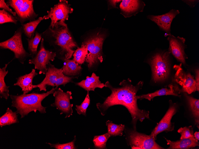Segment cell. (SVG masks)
<instances>
[{
  "label": "cell",
  "mask_w": 199,
  "mask_h": 149,
  "mask_svg": "<svg viewBox=\"0 0 199 149\" xmlns=\"http://www.w3.org/2000/svg\"><path fill=\"white\" fill-rule=\"evenodd\" d=\"M145 5V3L141 0H122L119 5L121 14L126 18L135 15L143 12Z\"/></svg>",
  "instance_id": "cell-17"
},
{
  "label": "cell",
  "mask_w": 199,
  "mask_h": 149,
  "mask_svg": "<svg viewBox=\"0 0 199 149\" xmlns=\"http://www.w3.org/2000/svg\"><path fill=\"white\" fill-rule=\"evenodd\" d=\"M170 54L168 51L158 53L150 59L152 79L155 82L164 81L168 78L170 68Z\"/></svg>",
  "instance_id": "cell-4"
},
{
  "label": "cell",
  "mask_w": 199,
  "mask_h": 149,
  "mask_svg": "<svg viewBox=\"0 0 199 149\" xmlns=\"http://www.w3.org/2000/svg\"><path fill=\"white\" fill-rule=\"evenodd\" d=\"M56 56V52L46 49L44 46V41L42 38L40 47L36 54L29 60V63L33 64L35 69L39 71V74L46 75L47 72V65L53 61Z\"/></svg>",
  "instance_id": "cell-10"
},
{
  "label": "cell",
  "mask_w": 199,
  "mask_h": 149,
  "mask_svg": "<svg viewBox=\"0 0 199 149\" xmlns=\"http://www.w3.org/2000/svg\"><path fill=\"white\" fill-rule=\"evenodd\" d=\"M167 40L169 43V52L179 62L185 65L186 59L188 58L184 52L186 39L179 36L175 37L172 34L168 35Z\"/></svg>",
  "instance_id": "cell-13"
},
{
  "label": "cell",
  "mask_w": 199,
  "mask_h": 149,
  "mask_svg": "<svg viewBox=\"0 0 199 149\" xmlns=\"http://www.w3.org/2000/svg\"><path fill=\"white\" fill-rule=\"evenodd\" d=\"M75 78L77 77L67 76L63 73L58 78L56 82L55 87L57 88L60 85H63L64 87L69 82H72V79Z\"/></svg>",
  "instance_id": "cell-35"
},
{
  "label": "cell",
  "mask_w": 199,
  "mask_h": 149,
  "mask_svg": "<svg viewBox=\"0 0 199 149\" xmlns=\"http://www.w3.org/2000/svg\"><path fill=\"white\" fill-rule=\"evenodd\" d=\"M67 1L60 0L59 2L47 11V15L43 17V20L50 18L49 27L53 28L59 26H66L65 21L68 20L69 14L72 13L73 9Z\"/></svg>",
  "instance_id": "cell-6"
},
{
  "label": "cell",
  "mask_w": 199,
  "mask_h": 149,
  "mask_svg": "<svg viewBox=\"0 0 199 149\" xmlns=\"http://www.w3.org/2000/svg\"><path fill=\"white\" fill-rule=\"evenodd\" d=\"M195 81L196 84L197 90H199V69H197L195 70Z\"/></svg>",
  "instance_id": "cell-38"
},
{
  "label": "cell",
  "mask_w": 199,
  "mask_h": 149,
  "mask_svg": "<svg viewBox=\"0 0 199 149\" xmlns=\"http://www.w3.org/2000/svg\"><path fill=\"white\" fill-rule=\"evenodd\" d=\"M42 39L41 34L36 31H35L34 35L31 38H26L28 43V50L29 51L30 57L31 58L37 54L38 47Z\"/></svg>",
  "instance_id": "cell-25"
},
{
  "label": "cell",
  "mask_w": 199,
  "mask_h": 149,
  "mask_svg": "<svg viewBox=\"0 0 199 149\" xmlns=\"http://www.w3.org/2000/svg\"><path fill=\"white\" fill-rule=\"evenodd\" d=\"M64 63L62 68L63 74L67 76H73L79 74L82 68L81 65L73 59H67L64 61Z\"/></svg>",
  "instance_id": "cell-22"
},
{
  "label": "cell",
  "mask_w": 199,
  "mask_h": 149,
  "mask_svg": "<svg viewBox=\"0 0 199 149\" xmlns=\"http://www.w3.org/2000/svg\"><path fill=\"white\" fill-rule=\"evenodd\" d=\"M185 95L189 104L190 109L195 118V123L198 125L199 123V100L188 95L186 92Z\"/></svg>",
  "instance_id": "cell-27"
},
{
  "label": "cell",
  "mask_w": 199,
  "mask_h": 149,
  "mask_svg": "<svg viewBox=\"0 0 199 149\" xmlns=\"http://www.w3.org/2000/svg\"><path fill=\"white\" fill-rule=\"evenodd\" d=\"M41 34L43 40H50V43L56 48V56L58 55L60 58L63 61L71 58L75 51L73 48H78L73 39L67 25L53 28L49 27Z\"/></svg>",
  "instance_id": "cell-2"
},
{
  "label": "cell",
  "mask_w": 199,
  "mask_h": 149,
  "mask_svg": "<svg viewBox=\"0 0 199 149\" xmlns=\"http://www.w3.org/2000/svg\"><path fill=\"white\" fill-rule=\"evenodd\" d=\"M76 140V136L74 137V139L71 142L64 143L60 144L59 142L56 144L46 143L50 145L51 148H53L56 149H77L74 143Z\"/></svg>",
  "instance_id": "cell-33"
},
{
  "label": "cell",
  "mask_w": 199,
  "mask_h": 149,
  "mask_svg": "<svg viewBox=\"0 0 199 149\" xmlns=\"http://www.w3.org/2000/svg\"><path fill=\"white\" fill-rule=\"evenodd\" d=\"M126 139L132 149H164L158 145L150 135L139 133L133 130L125 129Z\"/></svg>",
  "instance_id": "cell-8"
},
{
  "label": "cell",
  "mask_w": 199,
  "mask_h": 149,
  "mask_svg": "<svg viewBox=\"0 0 199 149\" xmlns=\"http://www.w3.org/2000/svg\"><path fill=\"white\" fill-rule=\"evenodd\" d=\"M0 8L4 10H5L10 13L16 17V12L12 11L11 9L9 8V6L7 4L4 0H0Z\"/></svg>",
  "instance_id": "cell-36"
},
{
  "label": "cell",
  "mask_w": 199,
  "mask_h": 149,
  "mask_svg": "<svg viewBox=\"0 0 199 149\" xmlns=\"http://www.w3.org/2000/svg\"><path fill=\"white\" fill-rule=\"evenodd\" d=\"M47 72L43 80L37 85H33V88L38 87L40 91H46V87L50 86L54 87L58 78L63 73L62 68H57L49 63L47 65Z\"/></svg>",
  "instance_id": "cell-16"
},
{
  "label": "cell",
  "mask_w": 199,
  "mask_h": 149,
  "mask_svg": "<svg viewBox=\"0 0 199 149\" xmlns=\"http://www.w3.org/2000/svg\"><path fill=\"white\" fill-rule=\"evenodd\" d=\"M110 137L108 132L102 135L94 136L93 141L95 148L98 149H105L107 141Z\"/></svg>",
  "instance_id": "cell-30"
},
{
  "label": "cell",
  "mask_w": 199,
  "mask_h": 149,
  "mask_svg": "<svg viewBox=\"0 0 199 149\" xmlns=\"http://www.w3.org/2000/svg\"><path fill=\"white\" fill-rule=\"evenodd\" d=\"M178 132L181 135L180 139L194 136L192 126L181 127L178 129Z\"/></svg>",
  "instance_id": "cell-34"
},
{
  "label": "cell",
  "mask_w": 199,
  "mask_h": 149,
  "mask_svg": "<svg viewBox=\"0 0 199 149\" xmlns=\"http://www.w3.org/2000/svg\"><path fill=\"white\" fill-rule=\"evenodd\" d=\"M194 136L196 139L198 141L199 140V132L196 131L194 134Z\"/></svg>",
  "instance_id": "cell-40"
},
{
  "label": "cell",
  "mask_w": 199,
  "mask_h": 149,
  "mask_svg": "<svg viewBox=\"0 0 199 149\" xmlns=\"http://www.w3.org/2000/svg\"><path fill=\"white\" fill-rule=\"evenodd\" d=\"M43 20V17H39L35 20L21 24L23 27V33L27 38H30L34 35L36 27Z\"/></svg>",
  "instance_id": "cell-26"
},
{
  "label": "cell",
  "mask_w": 199,
  "mask_h": 149,
  "mask_svg": "<svg viewBox=\"0 0 199 149\" xmlns=\"http://www.w3.org/2000/svg\"><path fill=\"white\" fill-rule=\"evenodd\" d=\"M90 102L89 91H87L85 97L81 104L79 105L75 106V109L77 114L80 115L82 114L86 116L87 109L90 104Z\"/></svg>",
  "instance_id": "cell-32"
},
{
  "label": "cell",
  "mask_w": 199,
  "mask_h": 149,
  "mask_svg": "<svg viewBox=\"0 0 199 149\" xmlns=\"http://www.w3.org/2000/svg\"><path fill=\"white\" fill-rule=\"evenodd\" d=\"M10 62L5 64L4 67L0 68V97L1 98H3L6 100L8 99L10 95L9 90L10 86L6 85L4 78L8 73V71L6 70V69Z\"/></svg>",
  "instance_id": "cell-23"
},
{
  "label": "cell",
  "mask_w": 199,
  "mask_h": 149,
  "mask_svg": "<svg viewBox=\"0 0 199 149\" xmlns=\"http://www.w3.org/2000/svg\"><path fill=\"white\" fill-rule=\"evenodd\" d=\"M104 38V35L99 32L83 43L86 46L89 52L85 60L89 68L98 62L103 61L102 46Z\"/></svg>",
  "instance_id": "cell-7"
},
{
  "label": "cell",
  "mask_w": 199,
  "mask_h": 149,
  "mask_svg": "<svg viewBox=\"0 0 199 149\" xmlns=\"http://www.w3.org/2000/svg\"><path fill=\"white\" fill-rule=\"evenodd\" d=\"M166 139L167 145H170L167 149H187L199 146L198 141L192 136L187 138L180 139L175 141Z\"/></svg>",
  "instance_id": "cell-21"
},
{
  "label": "cell",
  "mask_w": 199,
  "mask_h": 149,
  "mask_svg": "<svg viewBox=\"0 0 199 149\" xmlns=\"http://www.w3.org/2000/svg\"><path fill=\"white\" fill-rule=\"evenodd\" d=\"M76 85L80 86L87 91H94L96 88L101 89L105 87V84L101 83L99 77L93 73L91 77L87 76L85 79L75 83Z\"/></svg>",
  "instance_id": "cell-20"
},
{
  "label": "cell",
  "mask_w": 199,
  "mask_h": 149,
  "mask_svg": "<svg viewBox=\"0 0 199 149\" xmlns=\"http://www.w3.org/2000/svg\"><path fill=\"white\" fill-rule=\"evenodd\" d=\"M18 21L17 17L4 9L0 10V24L7 23H12L17 24Z\"/></svg>",
  "instance_id": "cell-31"
},
{
  "label": "cell",
  "mask_w": 199,
  "mask_h": 149,
  "mask_svg": "<svg viewBox=\"0 0 199 149\" xmlns=\"http://www.w3.org/2000/svg\"><path fill=\"white\" fill-rule=\"evenodd\" d=\"M107 127L108 133L111 136H122L125 129V125L122 124H115L110 120H107L106 123Z\"/></svg>",
  "instance_id": "cell-28"
},
{
  "label": "cell",
  "mask_w": 199,
  "mask_h": 149,
  "mask_svg": "<svg viewBox=\"0 0 199 149\" xmlns=\"http://www.w3.org/2000/svg\"><path fill=\"white\" fill-rule=\"evenodd\" d=\"M178 10L172 9L164 14L158 15H149L147 18L156 23L161 30L165 32V37L171 34V26L173 19L179 14Z\"/></svg>",
  "instance_id": "cell-14"
},
{
  "label": "cell",
  "mask_w": 199,
  "mask_h": 149,
  "mask_svg": "<svg viewBox=\"0 0 199 149\" xmlns=\"http://www.w3.org/2000/svg\"><path fill=\"white\" fill-rule=\"evenodd\" d=\"M176 106L175 104L170 106L165 114L150 135L155 140L157 135L160 133L164 131H172L174 130V125L171 123V120L176 113Z\"/></svg>",
  "instance_id": "cell-15"
},
{
  "label": "cell",
  "mask_w": 199,
  "mask_h": 149,
  "mask_svg": "<svg viewBox=\"0 0 199 149\" xmlns=\"http://www.w3.org/2000/svg\"><path fill=\"white\" fill-rule=\"evenodd\" d=\"M71 94V91H68L65 92L60 88L53 93L55 101L51 106L56 107L60 111V115L65 114V118L69 117L73 113L72 108L73 104L70 103V100L72 99Z\"/></svg>",
  "instance_id": "cell-11"
},
{
  "label": "cell",
  "mask_w": 199,
  "mask_h": 149,
  "mask_svg": "<svg viewBox=\"0 0 199 149\" xmlns=\"http://www.w3.org/2000/svg\"><path fill=\"white\" fill-rule=\"evenodd\" d=\"M88 51L86 46L83 43L81 47L78 48L75 51L73 56V60L79 64H82L85 61Z\"/></svg>",
  "instance_id": "cell-29"
},
{
  "label": "cell",
  "mask_w": 199,
  "mask_h": 149,
  "mask_svg": "<svg viewBox=\"0 0 199 149\" xmlns=\"http://www.w3.org/2000/svg\"><path fill=\"white\" fill-rule=\"evenodd\" d=\"M57 89L56 87H53L49 91L41 93L34 92L17 95H10V96L12 100L11 106L15 108L16 112L21 115V118L27 115L32 112L36 113L38 111L41 113H45L46 107L42 106V101Z\"/></svg>",
  "instance_id": "cell-3"
},
{
  "label": "cell",
  "mask_w": 199,
  "mask_h": 149,
  "mask_svg": "<svg viewBox=\"0 0 199 149\" xmlns=\"http://www.w3.org/2000/svg\"><path fill=\"white\" fill-rule=\"evenodd\" d=\"M121 0H109L108 1L111 6L113 8H117L116 7V4L121 1Z\"/></svg>",
  "instance_id": "cell-39"
},
{
  "label": "cell",
  "mask_w": 199,
  "mask_h": 149,
  "mask_svg": "<svg viewBox=\"0 0 199 149\" xmlns=\"http://www.w3.org/2000/svg\"><path fill=\"white\" fill-rule=\"evenodd\" d=\"M17 115L16 112L7 108L5 113L0 117V127L19 123Z\"/></svg>",
  "instance_id": "cell-24"
},
{
  "label": "cell",
  "mask_w": 199,
  "mask_h": 149,
  "mask_svg": "<svg viewBox=\"0 0 199 149\" xmlns=\"http://www.w3.org/2000/svg\"><path fill=\"white\" fill-rule=\"evenodd\" d=\"M182 1L191 8L194 7L199 1L198 0H183Z\"/></svg>",
  "instance_id": "cell-37"
},
{
  "label": "cell",
  "mask_w": 199,
  "mask_h": 149,
  "mask_svg": "<svg viewBox=\"0 0 199 149\" xmlns=\"http://www.w3.org/2000/svg\"><path fill=\"white\" fill-rule=\"evenodd\" d=\"M33 0H8L6 3L16 13V17L21 24L27 21L36 20L38 16L33 8Z\"/></svg>",
  "instance_id": "cell-9"
},
{
  "label": "cell",
  "mask_w": 199,
  "mask_h": 149,
  "mask_svg": "<svg viewBox=\"0 0 199 149\" xmlns=\"http://www.w3.org/2000/svg\"><path fill=\"white\" fill-rule=\"evenodd\" d=\"M143 82L139 81L136 85L131 84V80L128 79L123 80L119 85L120 87H113L108 81L105 84V87L111 90V95L102 103H98L96 106L101 115L104 116L108 109L110 107L117 105L125 107L130 113L132 118V123L134 129H136L137 121L142 122L146 118H149V111L139 109L138 106L136 94L142 87Z\"/></svg>",
  "instance_id": "cell-1"
},
{
  "label": "cell",
  "mask_w": 199,
  "mask_h": 149,
  "mask_svg": "<svg viewBox=\"0 0 199 149\" xmlns=\"http://www.w3.org/2000/svg\"><path fill=\"white\" fill-rule=\"evenodd\" d=\"M38 75L34 69H32L31 72L20 76L16 78L17 82L14 86H17L21 89L23 94H27L33 89L32 82L34 78Z\"/></svg>",
  "instance_id": "cell-18"
},
{
  "label": "cell",
  "mask_w": 199,
  "mask_h": 149,
  "mask_svg": "<svg viewBox=\"0 0 199 149\" xmlns=\"http://www.w3.org/2000/svg\"><path fill=\"white\" fill-rule=\"evenodd\" d=\"M23 33V27L21 26L11 38L0 43L1 49H8L12 51L14 54L13 59H17L22 64L30 57L29 53L26 51L23 44L22 35Z\"/></svg>",
  "instance_id": "cell-5"
},
{
  "label": "cell",
  "mask_w": 199,
  "mask_h": 149,
  "mask_svg": "<svg viewBox=\"0 0 199 149\" xmlns=\"http://www.w3.org/2000/svg\"><path fill=\"white\" fill-rule=\"evenodd\" d=\"M180 90L177 86L170 84L167 87L157 90L153 92L136 95V97L137 99H145L150 101L154 98L158 96L171 95L180 97L181 95H178Z\"/></svg>",
  "instance_id": "cell-19"
},
{
  "label": "cell",
  "mask_w": 199,
  "mask_h": 149,
  "mask_svg": "<svg viewBox=\"0 0 199 149\" xmlns=\"http://www.w3.org/2000/svg\"><path fill=\"white\" fill-rule=\"evenodd\" d=\"M182 64L175 65L176 70L175 80L181 87L179 93L185 92L190 94L197 90L196 82L193 76L190 73H186L182 68Z\"/></svg>",
  "instance_id": "cell-12"
}]
</instances>
